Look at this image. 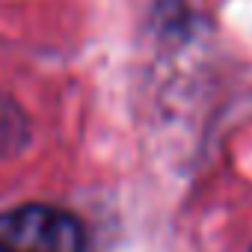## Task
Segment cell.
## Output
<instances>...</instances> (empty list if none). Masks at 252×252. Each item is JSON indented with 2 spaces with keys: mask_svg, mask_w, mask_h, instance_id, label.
<instances>
[{
  "mask_svg": "<svg viewBox=\"0 0 252 252\" xmlns=\"http://www.w3.org/2000/svg\"><path fill=\"white\" fill-rule=\"evenodd\" d=\"M0 252H86V234L74 214L30 202L0 211Z\"/></svg>",
  "mask_w": 252,
  "mask_h": 252,
  "instance_id": "cell-1",
  "label": "cell"
}]
</instances>
